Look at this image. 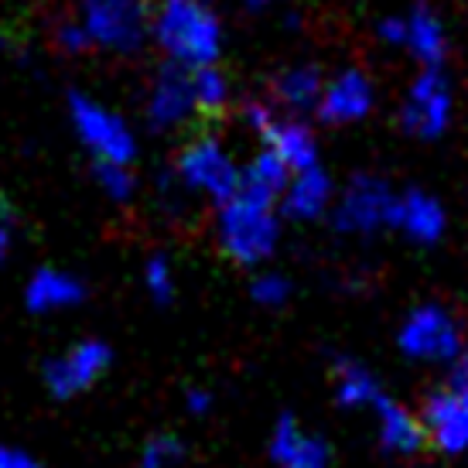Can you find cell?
Segmentation results:
<instances>
[{
	"mask_svg": "<svg viewBox=\"0 0 468 468\" xmlns=\"http://www.w3.org/2000/svg\"><path fill=\"white\" fill-rule=\"evenodd\" d=\"M151 41L165 62L196 72L219 66L226 27L208 0H157L151 7Z\"/></svg>",
	"mask_w": 468,
	"mask_h": 468,
	"instance_id": "1",
	"label": "cell"
},
{
	"mask_svg": "<svg viewBox=\"0 0 468 468\" xmlns=\"http://www.w3.org/2000/svg\"><path fill=\"white\" fill-rule=\"evenodd\" d=\"M284 233L281 206L263 202L236 188L233 196L216 206V243L222 257L243 271H261L273 261Z\"/></svg>",
	"mask_w": 468,
	"mask_h": 468,
	"instance_id": "2",
	"label": "cell"
},
{
	"mask_svg": "<svg viewBox=\"0 0 468 468\" xmlns=\"http://www.w3.org/2000/svg\"><path fill=\"white\" fill-rule=\"evenodd\" d=\"M239 171H243V165L236 161L233 151L219 137L198 133V137L182 144L171 178L185 196L206 198L212 206H219L239 188Z\"/></svg>",
	"mask_w": 468,
	"mask_h": 468,
	"instance_id": "3",
	"label": "cell"
},
{
	"mask_svg": "<svg viewBox=\"0 0 468 468\" xmlns=\"http://www.w3.org/2000/svg\"><path fill=\"white\" fill-rule=\"evenodd\" d=\"M465 346V325L452 308L424 301L403 314L397 328V349L403 359L420 366H452Z\"/></svg>",
	"mask_w": 468,
	"mask_h": 468,
	"instance_id": "4",
	"label": "cell"
},
{
	"mask_svg": "<svg viewBox=\"0 0 468 468\" xmlns=\"http://www.w3.org/2000/svg\"><path fill=\"white\" fill-rule=\"evenodd\" d=\"M76 21L90 48L110 55H133L151 41V7L144 0H79Z\"/></svg>",
	"mask_w": 468,
	"mask_h": 468,
	"instance_id": "5",
	"label": "cell"
},
{
	"mask_svg": "<svg viewBox=\"0 0 468 468\" xmlns=\"http://www.w3.org/2000/svg\"><path fill=\"white\" fill-rule=\"evenodd\" d=\"M69 123L79 144L92 154V161H110V165H133L137 161V133L117 110L92 100L86 92L69 96Z\"/></svg>",
	"mask_w": 468,
	"mask_h": 468,
	"instance_id": "6",
	"label": "cell"
},
{
	"mask_svg": "<svg viewBox=\"0 0 468 468\" xmlns=\"http://www.w3.org/2000/svg\"><path fill=\"white\" fill-rule=\"evenodd\" d=\"M393 198H397V188L383 175L359 171L338 188L328 219L342 236H377L390 229Z\"/></svg>",
	"mask_w": 468,
	"mask_h": 468,
	"instance_id": "7",
	"label": "cell"
},
{
	"mask_svg": "<svg viewBox=\"0 0 468 468\" xmlns=\"http://www.w3.org/2000/svg\"><path fill=\"white\" fill-rule=\"evenodd\" d=\"M455 120V90L441 69H420L400 100V127L414 141H441Z\"/></svg>",
	"mask_w": 468,
	"mask_h": 468,
	"instance_id": "8",
	"label": "cell"
},
{
	"mask_svg": "<svg viewBox=\"0 0 468 468\" xmlns=\"http://www.w3.org/2000/svg\"><path fill=\"white\" fill-rule=\"evenodd\" d=\"M110 366H113V349L103 338H82L52 359H45L41 379L55 400H72V397L92 390L110 373Z\"/></svg>",
	"mask_w": 468,
	"mask_h": 468,
	"instance_id": "9",
	"label": "cell"
},
{
	"mask_svg": "<svg viewBox=\"0 0 468 468\" xmlns=\"http://www.w3.org/2000/svg\"><path fill=\"white\" fill-rule=\"evenodd\" d=\"M196 117L198 106L196 92H192V72L165 62L154 72L147 92H144V120H147V127L157 133H171L188 127Z\"/></svg>",
	"mask_w": 468,
	"mask_h": 468,
	"instance_id": "10",
	"label": "cell"
},
{
	"mask_svg": "<svg viewBox=\"0 0 468 468\" xmlns=\"http://www.w3.org/2000/svg\"><path fill=\"white\" fill-rule=\"evenodd\" d=\"M428 448L441 452L448 458L468 455V387L465 383H448L434 390L420 407Z\"/></svg>",
	"mask_w": 468,
	"mask_h": 468,
	"instance_id": "11",
	"label": "cell"
},
{
	"mask_svg": "<svg viewBox=\"0 0 468 468\" xmlns=\"http://www.w3.org/2000/svg\"><path fill=\"white\" fill-rule=\"evenodd\" d=\"M377 110V86L366 69H338L335 76L325 79V90L318 100L314 117L328 127H352L363 123Z\"/></svg>",
	"mask_w": 468,
	"mask_h": 468,
	"instance_id": "12",
	"label": "cell"
},
{
	"mask_svg": "<svg viewBox=\"0 0 468 468\" xmlns=\"http://www.w3.org/2000/svg\"><path fill=\"white\" fill-rule=\"evenodd\" d=\"M390 229L414 247H438L448 233V208L424 188H400L393 198Z\"/></svg>",
	"mask_w": 468,
	"mask_h": 468,
	"instance_id": "13",
	"label": "cell"
},
{
	"mask_svg": "<svg viewBox=\"0 0 468 468\" xmlns=\"http://www.w3.org/2000/svg\"><path fill=\"white\" fill-rule=\"evenodd\" d=\"M369 417H373V431H377L379 448H383L387 455L414 458L428 448V434H424L420 410L403 407L400 400H393L390 393H383V397L369 407Z\"/></svg>",
	"mask_w": 468,
	"mask_h": 468,
	"instance_id": "14",
	"label": "cell"
},
{
	"mask_svg": "<svg viewBox=\"0 0 468 468\" xmlns=\"http://www.w3.org/2000/svg\"><path fill=\"white\" fill-rule=\"evenodd\" d=\"M273 468H328L332 465V448L322 434L304 428L294 414H281L271 428L267 444Z\"/></svg>",
	"mask_w": 468,
	"mask_h": 468,
	"instance_id": "15",
	"label": "cell"
},
{
	"mask_svg": "<svg viewBox=\"0 0 468 468\" xmlns=\"http://www.w3.org/2000/svg\"><path fill=\"white\" fill-rule=\"evenodd\" d=\"M338 185L322 165L304 171H294L287 178V188L281 196V216L294 222H318L325 219L332 206H335Z\"/></svg>",
	"mask_w": 468,
	"mask_h": 468,
	"instance_id": "16",
	"label": "cell"
},
{
	"mask_svg": "<svg viewBox=\"0 0 468 468\" xmlns=\"http://www.w3.org/2000/svg\"><path fill=\"white\" fill-rule=\"evenodd\" d=\"M448 27H444L441 14L428 7V4H417L403 14V52L414 58L420 69H441L448 58Z\"/></svg>",
	"mask_w": 468,
	"mask_h": 468,
	"instance_id": "17",
	"label": "cell"
},
{
	"mask_svg": "<svg viewBox=\"0 0 468 468\" xmlns=\"http://www.w3.org/2000/svg\"><path fill=\"white\" fill-rule=\"evenodd\" d=\"M261 144L271 147L273 154L284 161L287 168H291V175L322 165V147H318L312 123L304 117H294V113H277V120L267 127Z\"/></svg>",
	"mask_w": 468,
	"mask_h": 468,
	"instance_id": "18",
	"label": "cell"
},
{
	"mask_svg": "<svg viewBox=\"0 0 468 468\" xmlns=\"http://www.w3.org/2000/svg\"><path fill=\"white\" fill-rule=\"evenodd\" d=\"M86 281L58 267H41L31 273L25 284V304L31 314H55V312H72L86 301Z\"/></svg>",
	"mask_w": 468,
	"mask_h": 468,
	"instance_id": "19",
	"label": "cell"
},
{
	"mask_svg": "<svg viewBox=\"0 0 468 468\" xmlns=\"http://www.w3.org/2000/svg\"><path fill=\"white\" fill-rule=\"evenodd\" d=\"M325 72L312 62H298V66H287L273 76V103L284 113L304 117L318 110L322 90H325Z\"/></svg>",
	"mask_w": 468,
	"mask_h": 468,
	"instance_id": "20",
	"label": "cell"
},
{
	"mask_svg": "<svg viewBox=\"0 0 468 468\" xmlns=\"http://www.w3.org/2000/svg\"><path fill=\"white\" fill-rule=\"evenodd\" d=\"M332 397L346 410H369L383 397V383L366 363L352 356H335L332 359Z\"/></svg>",
	"mask_w": 468,
	"mask_h": 468,
	"instance_id": "21",
	"label": "cell"
},
{
	"mask_svg": "<svg viewBox=\"0 0 468 468\" xmlns=\"http://www.w3.org/2000/svg\"><path fill=\"white\" fill-rule=\"evenodd\" d=\"M287 178H291V168H287L281 157L273 154L271 147H263L250 157L243 171H239V192H247V196H257L263 202H273V206H281V196H284L287 188Z\"/></svg>",
	"mask_w": 468,
	"mask_h": 468,
	"instance_id": "22",
	"label": "cell"
},
{
	"mask_svg": "<svg viewBox=\"0 0 468 468\" xmlns=\"http://www.w3.org/2000/svg\"><path fill=\"white\" fill-rule=\"evenodd\" d=\"M192 92H196L198 117H222L233 103V82L219 66H206L192 72Z\"/></svg>",
	"mask_w": 468,
	"mask_h": 468,
	"instance_id": "23",
	"label": "cell"
},
{
	"mask_svg": "<svg viewBox=\"0 0 468 468\" xmlns=\"http://www.w3.org/2000/svg\"><path fill=\"white\" fill-rule=\"evenodd\" d=\"M92 178L100 185L113 206H127L137 196V175L131 165H110V161H92Z\"/></svg>",
	"mask_w": 468,
	"mask_h": 468,
	"instance_id": "24",
	"label": "cell"
},
{
	"mask_svg": "<svg viewBox=\"0 0 468 468\" xmlns=\"http://www.w3.org/2000/svg\"><path fill=\"white\" fill-rule=\"evenodd\" d=\"M250 298H253V304L267 308V312H277V308H284L287 301L294 298V284H291L287 273L261 267L250 277Z\"/></svg>",
	"mask_w": 468,
	"mask_h": 468,
	"instance_id": "25",
	"label": "cell"
},
{
	"mask_svg": "<svg viewBox=\"0 0 468 468\" xmlns=\"http://www.w3.org/2000/svg\"><path fill=\"white\" fill-rule=\"evenodd\" d=\"M144 291L154 304H171L175 301V291H178V273H175V263L165 257V253H154L144 261L141 271Z\"/></svg>",
	"mask_w": 468,
	"mask_h": 468,
	"instance_id": "26",
	"label": "cell"
},
{
	"mask_svg": "<svg viewBox=\"0 0 468 468\" xmlns=\"http://www.w3.org/2000/svg\"><path fill=\"white\" fill-rule=\"evenodd\" d=\"M185 458V444L175 434H157L141 448V458L133 468H178Z\"/></svg>",
	"mask_w": 468,
	"mask_h": 468,
	"instance_id": "27",
	"label": "cell"
},
{
	"mask_svg": "<svg viewBox=\"0 0 468 468\" xmlns=\"http://www.w3.org/2000/svg\"><path fill=\"white\" fill-rule=\"evenodd\" d=\"M277 103L273 100H250V103H243V127H250V131L257 133V137H263L267 133V127H271L273 120H277Z\"/></svg>",
	"mask_w": 468,
	"mask_h": 468,
	"instance_id": "28",
	"label": "cell"
},
{
	"mask_svg": "<svg viewBox=\"0 0 468 468\" xmlns=\"http://www.w3.org/2000/svg\"><path fill=\"white\" fill-rule=\"evenodd\" d=\"M55 45L66 55L90 52V38H86V31H82V25H79L76 17H66V21L55 25Z\"/></svg>",
	"mask_w": 468,
	"mask_h": 468,
	"instance_id": "29",
	"label": "cell"
},
{
	"mask_svg": "<svg viewBox=\"0 0 468 468\" xmlns=\"http://www.w3.org/2000/svg\"><path fill=\"white\" fill-rule=\"evenodd\" d=\"M185 407H188L192 417H208L212 407H216V397H212V390H206V387H192V390L185 393Z\"/></svg>",
	"mask_w": 468,
	"mask_h": 468,
	"instance_id": "30",
	"label": "cell"
},
{
	"mask_svg": "<svg viewBox=\"0 0 468 468\" xmlns=\"http://www.w3.org/2000/svg\"><path fill=\"white\" fill-rule=\"evenodd\" d=\"M377 35L383 45L390 48H403V14H393V17H383L377 25Z\"/></svg>",
	"mask_w": 468,
	"mask_h": 468,
	"instance_id": "31",
	"label": "cell"
},
{
	"mask_svg": "<svg viewBox=\"0 0 468 468\" xmlns=\"http://www.w3.org/2000/svg\"><path fill=\"white\" fill-rule=\"evenodd\" d=\"M0 468H41L27 452H17V448H7L0 444Z\"/></svg>",
	"mask_w": 468,
	"mask_h": 468,
	"instance_id": "32",
	"label": "cell"
},
{
	"mask_svg": "<svg viewBox=\"0 0 468 468\" xmlns=\"http://www.w3.org/2000/svg\"><path fill=\"white\" fill-rule=\"evenodd\" d=\"M11 247H14V219H11V212L4 208V202H0V263L7 261Z\"/></svg>",
	"mask_w": 468,
	"mask_h": 468,
	"instance_id": "33",
	"label": "cell"
},
{
	"mask_svg": "<svg viewBox=\"0 0 468 468\" xmlns=\"http://www.w3.org/2000/svg\"><path fill=\"white\" fill-rule=\"evenodd\" d=\"M452 379H455V383H465V387H468V335H465V346H462V352H458V359L452 363Z\"/></svg>",
	"mask_w": 468,
	"mask_h": 468,
	"instance_id": "34",
	"label": "cell"
},
{
	"mask_svg": "<svg viewBox=\"0 0 468 468\" xmlns=\"http://www.w3.org/2000/svg\"><path fill=\"white\" fill-rule=\"evenodd\" d=\"M250 11H267V7H273V0H243Z\"/></svg>",
	"mask_w": 468,
	"mask_h": 468,
	"instance_id": "35",
	"label": "cell"
}]
</instances>
